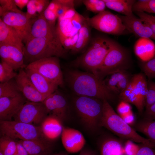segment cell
Returning <instances> with one entry per match:
<instances>
[{
  "label": "cell",
  "instance_id": "6da1fadb",
  "mask_svg": "<svg viewBox=\"0 0 155 155\" xmlns=\"http://www.w3.org/2000/svg\"><path fill=\"white\" fill-rule=\"evenodd\" d=\"M66 80L72 90L78 96H86L103 100H113L114 93L107 87L103 80L88 72L70 70Z\"/></svg>",
  "mask_w": 155,
  "mask_h": 155
},
{
  "label": "cell",
  "instance_id": "7a4b0ae2",
  "mask_svg": "<svg viewBox=\"0 0 155 155\" xmlns=\"http://www.w3.org/2000/svg\"><path fill=\"white\" fill-rule=\"evenodd\" d=\"M100 126L106 128L122 138L155 148V145L148 139L140 135L135 130L126 123L106 100H103L102 113Z\"/></svg>",
  "mask_w": 155,
  "mask_h": 155
},
{
  "label": "cell",
  "instance_id": "3957f363",
  "mask_svg": "<svg viewBox=\"0 0 155 155\" xmlns=\"http://www.w3.org/2000/svg\"><path fill=\"white\" fill-rule=\"evenodd\" d=\"M59 39L30 37L24 45L23 51L26 65L37 60L51 57L63 56L66 52Z\"/></svg>",
  "mask_w": 155,
  "mask_h": 155
},
{
  "label": "cell",
  "instance_id": "277c9868",
  "mask_svg": "<svg viewBox=\"0 0 155 155\" xmlns=\"http://www.w3.org/2000/svg\"><path fill=\"white\" fill-rule=\"evenodd\" d=\"M114 41L103 36L96 37L87 50L76 61L77 65L97 75L99 69Z\"/></svg>",
  "mask_w": 155,
  "mask_h": 155
},
{
  "label": "cell",
  "instance_id": "5b68a950",
  "mask_svg": "<svg viewBox=\"0 0 155 155\" xmlns=\"http://www.w3.org/2000/svg\"><path fill=\"white\" fill-rule=\"evenodd\" d=\"M74 104L76 110L84 127L95 132L100 127L102 115L103 100L83 96H78Z\"/></svg>",
  "mask_w": 155,
  "mask_h": 155
},
{
  "label": "cell",
  "instance_id": "8992f818",
  "mask_svg": "<svg viewBox=\"0 0 155 155\" xmlns=\"http://www.w3.org/2000/svg\"><path fill=\"white\" fill-rule=\"evenodd\" d=\"M0 131L1 136L8 137L15 140H38L46 142L40 126H36L23 122L0 121Z\"/></svg>",
  "mask_w": 155,
  "mask_h": 155
},
{
  "label": "cell",
  "instance_id": "52a82bcc",
  "mask_svg": "<svg viewBox=\"0 0 155 155\" xmlns=\"http://www.w3.org/2000/svg\"><path fill=\"white\" fill-rule=\"evenodd\" d=\"M127 52L117 42H114L106 54L97 73L102 79L114 72L126 70L129 66Z\"/></svg>",
  "mask_w": 155,
  "mask_h": 155
},
{
  "label": "cell",
  "instance_id": "ba28073f",
  "mask_svg": "<svg viewBox=\"0 0 155 155\" xmlns=\"http://www.w3.org/2000/svg\"><path fill=\"white\" fill-rule=\"evenodd\" d=\"M87 19L90 26L105 33L119 35L127 30L120 17L108 11L104 10Z\"/></svg>",
  "mask_w": 155,
  "mask_h": 155
},
{
  "label": "cell",
  "instance_id": "9c48e42d",
  "mask_svg": "<svg viewBox=\"0 0 155 155\" xmlns=\"http://www.w3.org/2000/svg\"><path fill=\"white\" fill-rule=\"evenodd\" d=\"M25 67L36 71L58 86H63L64 84L58 57L53 56L40 59Z\"/></svg>",
  "mask_w": 155,
  "mask_h": 155
},
{
  "label": "cell",
  "instance_id": "30bf717a",
  "mask_svg": "<svg viewBox=\"0 0 155 155\" xmlns=\"http://www.w3.org/2000/svg\"><path fill=\"white\" fill-rule=\"evenodd\" d=\"M48 115L43 102L27 100L13 118L14 121L40 126Z\"/></svg>",
  "mask_w": 155,
  "mask_h": 155
},
{
  "label": "cell",
  "instance_id": "8fae6325",
  "mask_svg": "<svg viewBox=\"0 0 155 155\" xmlns=\"http://www.w3.org/2000/svg\"><path fill=\"white\" fill-rule=\"evenodd\" d=\"M85 19L77 12L65 14L58 18L56 27L61 42L78 33Z\"/></svg>",
  "mask_w": 155,
  "mask_h": 155
},
{
  "label": "cell",
  "instance_id": "7c38bea8",
  "mask_svg": "<svg viewBox=\"0 0 155 155\" xmlns=\"http://www.w3.org/2000/svg\"><path fill=\"white\" fill-rule=\"evenodd\" d=\"M6 24L13 28L25 44L31 37V30L33 20L28 19L26 13L9 12L0 17Z\"/></svg>",
  "mask_w": 155,
  "mask_h": 155
},
{
  "label": "cell",
  "instance_id": "4fadbf2b",
  "mask_svg": "<svg viewBox=\"0 0 155 155\" xmlns=\"http://www.w3.org/2000/svg\"><path fill=\"white\" fill-rule=\"evenodd\" d=\"M42 102L49 115L54 116L62 121L66 119L68 110L67 100L57 89L48 96Z\"/></svg>",
  "mask_w": 155,
  "mask_h": 155
},
{
  "label": "cell",
  "instance_id": "5bb4252c",
  "mask_svg": "<svg viewBox=\"0 0 155 155\" xmlns=\"http://www.w3.org/2000/svg\"><path fill=\"white\" fill-rule=\"evenodd\" d=\"M15 79L20 92L28 101L42 102L46 98L37 91L24 69L19 70Z\"/></svg>",
  "mask_w": 155,
  "mask_h": 155
},
{
  "label": "cell",
  "instance_id": "9a60e30c",
  "mask_svg": "<svg viewBox=\"0 0 155 155\" xmlns=\"http://www.w3.org/2000/svg\"><path fill=\"white\" fill-rule=\"evenodd\" d=\"M27 101L22 94L14 97L0 98V121H11Z\"/></svg>",
  "mask_w": 155,
  "mask_h": 155
},
{
  "label": "cell",
  "instance_id": "2e32d148",
  "mask_svg": "<svg viewBox=\"0 0 155 155\" xmlns=\"http://www.w3.org/2000/svg\"><path fill=\"white\" fill-rule=\"evenodd\" d=\"M61 137L64 147L69 153L80 151L86 143L85 138L80 131L69 127H63Z\"/></svg>",
  "mask_w": 155,
  "mask_h": 155
},
{
  "label": "cell",
  "instance_id": "e0dca14e",
  "mask_svg": "<svg viewBox=\"0 0 155 155\" xmlns=\"http://www.w3.org/2000/svg\"><path fill=\"white\" fill-rule=\"evenodd\" d=\"M31 37L52 39H59L55 26L52 25L46 20L43 12L33 19Z\"/></svg>",
  "mask_w": 155,
  "mask_h": 155
},
{
  "label": "cell",
  "instance_id": "ac0fdd59",
  "mask_svg": "<svg viewBox=\"0 0 155 155\" xmlns=\"http://www.w3.org/2000/svg\"><path fill=\"white\" fill-rule=\"evenodd\" d=\"M0 56L1 60L9 65L15 71L24 69L26 66L23 50L16 46L0 44Z\"/></svg>",
  "mask_w": 155,
  "mask_h": 155
},
{
  "label": "cell",
  "instance_id": "d6986e66",
  "mask_svg": "<svg viewBox=\"0 0 155 155\" xmlns=\"http://www.w3.org/2000/svg\"><path fill=\"white\" fill-rule=\"evenodd\" d=\"M127 30L140 38L155 40V36L150 28L140 18L133 14L119 16Z\"/></svg>",
  "mask_w": 155,
  "mask_h": 155
},
{
  "label": "cell",
  "instance_id": "ffe728a7",
  "mask_svg": "<svg viewBox=\"0 0 155 155\" xmlns=\"http://www.w3.org/2000/svg\"><path fill=\"white\" fill-rule=\"evenodd\" d=\"M24 69L37 91L46 98L58 89V85L32 69L25 67Z\"/></svg>",
  "mask_w": 155,
  "mask_h": 155
},
{
  "label": "cell",
  "instance_id": "44dd1931",
  "mask_svg": "<svg viewBox=\"0 0 155 155\" xmlns=\"http://www.w3.org/2000/svg\"><path fill=\"white\" fill-rule=\"evenodd\" d=\"M62 121L56 117L49 115L40 124L42 133L45 138L51 142L57 139L62 133Z\"/></svg>",
  "mask_w": 155,
  "mask_h": 155
},
{
  "label": "cell",
  "instance_id": "7402d4cb",
  "mask_svg": "<svg viewBox=\"0 0 155 155\" xmlns=\"http://www.w3.org/2000/svg\"><path fill=\"white\" fill-rule=\"evenodd\" d=\"M0 44L16 46L23 50V42L16 31L5 24L0 18Z\"/></svg>",
  "mask_w": 155,
  "mask_h": 155
},
{
  "label": "cell",
  "instance_id": "603a6c76",
  "mask_svg": "<svg viewBox=\"0 0 155 155\" xmlns=\"http://www.w3.org/2000/svg\"><path fill=\"white\" fill-rule=\"evenodd\" d=\"M18 142L22 145L29 155H51V142L38 140H20Z\"/></svg>",
  "mask_w": 155,
  "mask_h": 155
},
{
  "label": "cell",
  "instance_id": "cb8c5ba5",
  "mask_svg": "<svg viewBox=\"0 0 155 155\" xmlns=\"http://www.w3.org/2000/svg\"><path fill=\"white\" fill-rule=\"evenodd\" d=\"M134 50L142 62L148 61L155 56V45L150 39L139 38L135 43Z\"/></svg>",
  "mask_w": 155,
  "mask_h": 155
},
{
  "label": "cell",
  "instance_id": "d4e9b609",
  "mask_svg": "<svg viewBox=\"0 0 155 155\" xmlns=\"http://www.w3.org/2000/svg\"><path fill=\"white\" fill-rule=\"evenodd\" d=\"M122 142L113 137L104 139L100 145V155H124Z\"/></svg>",
  "mask_w": 155,
  "mask_h": 155
},
{
  "label": "cell",
  "instance_id": "484cf974",
  "mask_svg": "<svg viewBox=\"0 0 155 155\" xmlns=\"http://www.w3.org/2000/svg\"><path fill=\"white\" fill-rule=\"evenodd\" d=\"M106 7L125 16L133 15L132 8L136 1L133 0H103Z\"/></svg>",
  "mask_w": 155,
  "mask_h": 155
},
{
  "label": "cell",
  "instance_id": "4316f807",
  "mask_svg": "<svg viewBox=\"0 0 155 155\" xmlns=\"http://www.w3.org/2000/svg\"><path fill=\"white\" fill-rule=\"evenodd\" d=\"M131 81L133 85V90L137 94L144 107L148 90V83L145 77L143 74L139 73L132 77Z\"/></svg>",
  "mask_w": 155,
  "mask_h": 155
},
{
  "label": "cell",
  "instance_id": "83f0119b",
  "mask_svg": "<svg viewBox=\"0 0 155 155\" xmlns=\"http://www.w3.org/2000/svg\"><path fill=\"white\" fill-rule=\"evenodd\" d=\"M90 27L86 18L79 30V36L76 43L70 51L72 53H75L80 51L87 45L90 37Z\"/></svg>",
  "mask_w": 155,
  "mask_h": 155
},
{
  "label": "cell",
  "instance_id": "f1b7e54d",
  "mask_svg": "<svg viewBox=\"0 0 155 155\" xmlns=\"http://www.w3.org/2000/svg\"><path fill=\"white\" fill-rule=\"evenodd\" d=\"M135 130L145 135L155 145V121L143 119L135 126Z\"/></svg>",
  "mask_w": 155,
  "mask_h": 155
},
{
  "label": "cell",
  "instance_id": "f546056e",
  "mask_svg": "<svg viewBox=\"0 0 155 155\" xmlns=\"http://www.w3.org/2000/svg\"><path fill=\"white\" fill-rule=\"evenodd\" d=\"M119 96L121 101L134 105L140 113L143 112L144 107L142 104L138 96L133 90L126 88L121 92Z\"/></svg>",
  "mask_w": 155,
  "mask_h": 155
},
{
  "label": "cell",
  "instance_id": "4dcf8cb0",
  "mask_svg": "<svg viewBox=\"0 0 155 155\" xmlns=\"http://www.w3.org/2000/svg\"><path fill=\"white\" fill-rule=\"evenodd\" d=\"M21 94L15 78L0 83V98L14 97Z\"/></svg>",
  "mask_w": 155,
  "mask_h": 155
},
{
  "label": "cell",
  "instance_id": "1f68e13d",
  "mask_svg": "<svg viewBox=\"0 0 155 155\" xmlns=\"http://www.w3.org/2000/svg\"><path fill=\"white\" fill-rule=\"evenodd\" d=\"M61 6L57 0H52L43 12L45 19L52 25L55 26L58 18V12Z\"/></svg>",
  "mask_w": 155,
  "mask_h": 155
},
{
  "label": "cell",
  "instance_id": "d6a6232c",
  "mask_svg": "<svg viewBox=\"0 0 155 155\" xmlns=\"http://www.w3.org/2000/svg\"><path fill=\"white\" fill-rule=\"evenodd\" d=\"M16 142L6 136H1L0 138V151L4 155H13L16 151Z\"/></svg>",
  "mask_w": 155,
  "mask_h": 155
},
{
  "label": "cell",
  "instance_id": "836d02e7",
  "mask_svg": "<svg viewBox=\"0 0 155 155\" xmlns=\"http://www.w3.org/2000/svg\"><path fill=\"white\" fill-rule=\"evenodd\" d=\"M132 10L135 12H146L155 13V0L136 1L133 6Z\"/></svg>",
  "mask_w": 155,
  "mask_h": 155
},
{
  "label": "cell",
  "instance_id": "e575fe53",
  "mask_svg": "<svg viewBox=\"0 0 155 155\" xmlns=\"http://www.w3.org/2000/svg\"><path fill=\"white\" fill-rule=\"evenodd\" d=\"M18 73L9 65L1 60L0 63V82L3 83L14 78Z\"/></svg>",
  "mask_w": 155,
  "mask_h": 155
},
{
  "label": "cell",
  "instance_id": "d590c367",
  "mask_svg": "<svg viewBox=\"0 0 155 155\" xmlns=\"http://www.w3.org/2000/svg\"><path fill=\"white\" fill-rule=\"evenodd\" d=\"M82 1L87 10L97 14L105 10L106 7L103 0H84Z\"/></svg>",
  "mask_w": 155,
  "mask_h": 155
},
{
  "label": "cell",
  "instance_id": "8d00e7d4",
  "mask_svg": "<svg viewBox=\"0 0 155 155\" xmlns=\"http://www.w3.org/2000/svg\"><path fill=\"white\" fill-rule=\"evenodd\" d=\"M140 68L149 80L155 77V56L150 60L142 62Z\"/></svg>",
  "mask_w": 155,
  "mask_h": 155
},
{
  "label": "cell",
  "instance_id": "74e56055",
  "mask_svg": "<svg viewBox=\"0 0 155 155\" xmlns=\"http://www.w3.org/2000/svg\"><path fill=\"white\" fill-rule=\"evenodd\" d=\"M118 83L117 87L119 94L126 89L129 84L131 79L126 70L117 71Z\"/></svg>",
  "mask_w": 155,
  "mask_h": 155
},
{
  "label": "cell",
  "instance_id": "f35d334b",
  "mask_svg": "<svg viewBox=\"0 0 155 155\" xmlns=\"http://www.w3.org/2000/svg\"><path fill=\"white\" fill-rule=\"evenodd\" d=\"M103 80L108 88L114 94H119L117 87L118 83L117 71L110 74Z\"/></svg>",
  "mask_w": 155,
  "mask_h": 155
},
{
  "label": "cell",
  "instance_id": "ab89813d",
  "mask_svg": "<svg viewBox=\"0 0 155 155\" xmlns=\"http://www.w3.org/2000/svg\"><path fill=\"white\" fill-rule=\"evenodd\" d=\"M0 16L9 12H20L15 3L14 0H0Z\"/></svg>",
  "mask_w": 155,
  "mask_h": 155
},
{
  "label": "cell",
  "instance_id": "60d3db41",
  "mask_svg": "<svg viewBox=\"0 0 155 155\" xmlns=\"http://www.w3.org/2000/svg\"><path fill=\"white\" fill-rule=\"evenodd\" d=\"M147 83L148 90L145 104L146 108L155 103V82L149 80Z\"/></svg>",
  "mask_w": 155,
  "mask_h": 155
},
{
  "label": "cell",
  "instance_id": "b9f144b4",
  "mask_svg": "<svg viewBox=\"0 0 155 155\" xmlns=\"http://www.w3.org/2000/svg\"><path fill=\"white\" fill-rule=\"evenodd\" d=\"M141 20L151 29L155 36V16L143 12H135Z\"/></svg>",
  "mask_w": 155,
  "mask_h": 155
},
{
  "label": "cell",
  "instance_id": "7bdbcfd3",
  "mask_svg": "<svg viewBox=\"0 0 155 155\" xmlns=\"http://www.w3.org/2000/svg\"><path fill=\"white\" fill-rule=\"evenodd\" d=\"M140 146L134 142L127 140L123 146L124 155H137Z\"/></svg>",
  "mask_w": 155,
  "mask_h": 155
},
{
  "label": "cell",
  "instance_id": "ee69618b",
  "mask_svg": "<svg viewBox=\"0 0 155 155\" xmlns=\"http://www.w3.org/2000/svg\"><path fill=\"white\" fill-rule=\"evenodd\" d=\"M79 32L71 37L66 38L61 41L62 45L66 50L70 51L73 48L78 39Z\"/></svg>",
  "mask_w": 155,
  "mask_h": 155
},
{
  "label": "cell",
  "instance_id": "f6af8a7d",
  "mask_svg": "<svg viewBox=\"0 0 155 155\" xmlns=\"http://www.w3.org/2000/svg\"><path fill=\"white\" fill-rule=\"evenodd\" d=\"M26 7V15L28 19H33L38 16L39 15L37 12L34 0H30Z\"/></svg>",
  "mask_w": 155,
  "mask_h": 155
},
{
  "label": "cell",
  "instance_id": "bcb514c9",
  "mask_svg": "<svg viewBox=\"0 0 155 155\" xmlns=\"http://www.w3.org/2000/svg\"><path fill=\"white\" fill-rule=\"evenodd\" d=\"M132 111L129 104L125 101H121L117 106V111L120 116L127 114Z\"/></svg>",
  "mask_w": 155,
  "mask_h": 155
},
{
  "label": "cell",
  "instance_id": "7dc6e473",
  "mask_svg": "<svg viewBox=\"0 0 155 155\" xmlns=\"http://www.w3.org/2000/svg\"><path fill=\"white\" fill-rule=\"evenodd\" d=\"M34 1L38 15L44 12L50 2L48 0H34Z\"/></svg>",
  "mask_w": 155,
  "mask_h": 155
},
{
  "label": "cell",
  "instance_id": "c3c4849f",
  "mask_svg": "<svg viewBox=\"0 0 155 155\" xmlns=\"http://www.w3.org/2000/svg\"><path fill=\"white\" fill-rule=\"evenodd\" d=\"M144 119L149 120L155 121V103L146 108Z\"/></svg>",
  "mask_w": 155,
  "mask_h": 155
},
{
  "label": "cell",
  "instance_id": "681fc988",
  "mask_svg": "<svg viewBox=\"0 0 155 155\" xmlns=\"http://www.w3.org/2000/svg\"><path fill=\"white\" fill-rule=\"evenodd\" d=\"M137 155H155V150L152 147L142 144Z\"/></svg>",
  "mask_w": 155,
  "mask_h": 155
},
{
  "label": "cell",
  "instance_id": "f907efd6",
  "mask_svg": "<svg viewBox=\"0 0 155 155\" xmlns=\"http://www.w3.org/2000/svg\"><path fill=\"white\" fill-rule=\"evenodd\" d=\"M120 116L126 123L130 125H133L135 122V117L132 111Z\"/></svg>",
  "mask_w": 155,
  "mask_h": 155
},
{
  "label": "cell",
  "instance_id": "816d5d0a",
  "mask_svg": "<svg viewBox=\"0 0 155 155\" xmlns=\"http://www.w3.org/2000/svg\"><path fill=\"white\" fill-rule=\"evenodd\" d=\"M16 150L19 155H29L22 145L18 142H16Z\"/></svg>",
  "mask_w": 155,
  "mask_h": 155
},
{
  "label": "cell",
  "instance_id": "f5cc1de1",
  "mask_svg": "<svg viewBox=\"0 0 155 155\" xmlns=\"http://www.w3.org/2000/svg\"><path fill=\"white\" fill-rule=\"evenodd\" d=\"M30 0H14L16 6L21 10L27 6Z\"/></svg>",
  "mask_w": 155,
  "mask_h": 155
},
{
  "label": "cell",
  "instance_id": "db71d44e",
  "mask_svg": "<svg viewBox=\"0 0 155 155\" xmlns=\"http://www.w3.org/2000/svg\"><path fill=\"white\" fill-rule=\"evenodd\" d=\"M78 155H98L94 150L87 148H83Z\"/></svg>",
  "mask_w": 155,
  "mask_h": 155
},
{
  "label": "cell",
  "instance_id": "11a10c76",
  "mask_svg": "<svg viewBox=\"0 0 155 155\" xmlns=\"http://www.w3.org/2000/svg\"><path fill=\"white\" fill-rule=\"evenodd\" d=\"M51 155H68V154L65 152H62Z\"/></svg>",
  "mask_w": 155,
  "mask_h": 155
},
{
  "label": "cell",
  "instance_id": "9f6ffc18",
  "mask_svg": "<svg viewBox=\"0 0 155 155\" xmlns=\"http://www.w3.org/2000/svg\"><path fill=\"white\" fill-rule=\"evenodd\" d=\"M13 155H19L17 151H16V152H15V153L13 154Z\"/></svg>",
  "mask_w": 155,
  "mask_h": 155
},
{
  "label": "cell",
  "instance_id": "6f0895ef",
  "mask_svg": "<svg viewBox=\"0 0 155 155\" xmlns=\"http://www.w3.org/2000/svg\"><path fill=\"white\" fill-rule=\"evenodd\" d=\"M0 155H4L3 153L0 151Z\"/></svg>",
  "mask_w": 155,
  "mask_h": 155
}]
</instances>
